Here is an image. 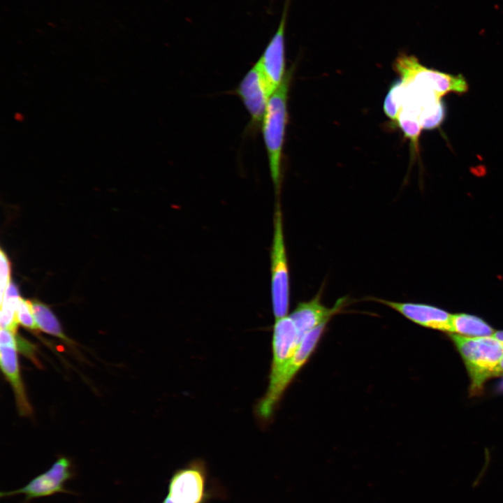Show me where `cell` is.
<instances>
[{"label": "cell", "mask_w": 503, "mask_h": 503, "mask_svg": "<svg viewBox=\"0 0 503 503\" xmlns=\"http://www.w3.org/2000/svg\"><path fill=\"white\" fill-rule=\"evenodd\" d=\"M450 337L461 355L471 379V393H479L488 379L496 376L503 358V344L493 335Z\"/></svg>", "instance_id": "1"}, {"label": "cell", "mask_w": 503, "mask_h": 503, "mask_svg": "<svg viewBox=\"0 0 503 503\" xmlns=\"http://www.w3.org/2000/svg\"><path fill=\"white\" fill-rule=\"evenodd\" d=\"M292 71L270 96L263 120V133L268 152L270 175L276 194L282 180V154L287 122V98Z\"/></svg>", "instance_id": "2"}, {"label": "cell", "mask_w": 503, "mask_h": 503, "mask_svg": "<svg viewBox=\"0 0 503 503\" xmlns=\"http://www.w3.org/2000/svg\"><path fill=\"white\" fill-rule=\"evenodd\" d=\"M328 323L320 325L305 335L277 379L268 384L265 393L255 406V414L260 421L268 422L272 417L284 392L316 350Z\"/></svg>", "instance_id": "3"}, {"label": "cell", "mask_w": 503, "mask_h": 503, "mask_svg": "<svg viewBox=\"0 0 503 503\" xmlns=\"http://www.w3.org/2000/svg\"><path fill=\"white\" fill-rule=\"evenodd\" d=\"M205 462L194 459L175 469L168 479V493L161 503H207L217 490L208 485Z\"/></svg>", "instance_id": "4"}, {"label": "cell", "mask_w": 503, "mask_h": 503, "mask_svg": "<svg viewBox=\"0 0 503 503\" xmlns=\"http://www.w3.org/2000/svg\"><path fill=\"white\" fill-rule=\"evenodd\" d=\"M271 298L275 319L286 316L289 307L290 284L280 203H277L271 249Z\"/></svg>", "instance_id": "5"}, {"label": "cell", "mask_w": 503, "mask_h": 503, "mask_svg": "<svg viewBox=\"0 0 503 503\" xmlns=\"http://www.w3.org/2000/svg\"><path fill=\"white\" fill-rule=\"evenodd\" d=\"M404 83H415L433 89L439 97L447 93H465L468 85L461 75H454L428 68L412 55L402 54L394 63Z\"/></svg>", "instance_id": "6"}, {"label": "cell", "mask_w": 503, "mask_h": 503, "mask_svg": "<svg viewBox=\"0 0 503 503\" xmlns=\"http://www.w3.org/2000/svg\"><path fill=\"white\" fill-rule=\"evenodd\" d=\"M75 472L70 459L61 456L47 471L36 476L27 484L14 490L1 491V497H8L23 494L22 503H29L31 500L48 497L56 493H74L65 488L66 483L73 479Z\"/></svg>", "instance_id": "7"}, {"label": "cell", "mask_w": 503, "mask_h": 503, "mask_svg": "<svg viewBox=\"0 0 503 503\" xmlns=\"http://www.w3.org/2000/svg\"><path fill=\"white\" fill-rule=\"evenodd\" d=\"M288 3L287 1L277 31L258 60L270 96L280 86L286 75L284 31Z\"/></svg>", "instance_id": "8"}, {"label": "cell", "mask_w": 503, "mask_h": 503, "mask_svg": "<svg viewBox=\"0 0 503 503\" xmlns=\"http://www.w3.org/2000/svg\"><path fill=\"white\" fill-rule=\"evenodd\" d=\"M302 339L290 316L275 319L273 327L272 358L269 373V383L274 382L291 360Z\"/></svg>", "instance_id": "9"}, {"label": "cell", "mask_w": 503, "mask_h": 503, "mask_svg": "<svg viewBox=\"0 0 503 503\" xmlns=\"http://www.w3.org/2000/svg\"><path fill=\"white\" fill-rule=\"evenodd\" d=\"M252 119V125L258 127L263 122L270 96L258 61L246 73L237 89Z\"/></svg>", "instance_id": "10"}, {"label": "cell", "mask_w": 503, "mask_h": 503, "mask_svg": "<svg viewBox=\"0 0 503 503\" xmlns=\"http://www.w3.org/2000/svg\"><path fill=\"white\" fill-rule=\"evenodd\" d=\"M322 291L310 300L300 302L290 314L301 339L310 330L328 322L346 305V297L338 299L333 307H328L321 301Z\"/></svg>", "instance_id": "11"}, {"label": "cell", "mask_w": 503, "mask_h": 503, "mask_svg": "<svg viewBox=\"0 0 503 503\" xmlns=\"http://www.w3.org/2000/svg\"><path fill=\"white\" fill-rule=\"evenodd\" d=\"M372 300L391 307L420 326L451 332L452 314L440 308L426 304L398 302L376 298Z\"/></svg>", "instance_id": "12"}, {"label": "cell", "mask_w": 503, "mask_h": 503, "mask_svg": "<svg viewBox=\"0 0 503 503\" xmlns=\"http://www.w3.org/2000/svg\"><path fill=\"white\" fill-rule=\"evenodd\" d=\"M0 362L2 372L13 388L19 413L22 416L31 414V407L27 400L20 377L17 348L1 345Z\"/></svg>", "instance_id": "13"}, {"label": "cell", "mask_w": 503, "mask_h": 503, "mask_svg": "<svg viewBox=\"0 0 503 503\" xmlns=\"http://www.w3.org/2000/svg\"><path fill=\"white\" fill-rule=\"evenodd\" d=\"M451 333L467 337L490 336L493 329L483 320L467 314L451 315Z\"/></svg>", "instance_id": "14"}, {"label": "cell", "mask_w": 503, "mask_h": 503, "mask_svg": "<svg viewBox=\"0 0 503 503\" xmlns=\"http://www.w3.org/2000/svg\"><path fill=\"white\" fill-rule=\"evenodd\" d=\"M31 303L38 329L65 342L72 343L64 333L58 319L47 305L37 300H31Z\"/></svg>", "instance_id": "15"}, {"label": "cell", "mask_w": 503, "mask_h": 503, "mask_svg": "<svg viewBox=\"0 0 503 503\" xmlns=\"http://www.w3.org/2000/svg\"><path fill=\"white\" fill-rule=\"evenodd\" d=\"M397 122L404 136L410 140L414 149L418 148V138L422 129L418 117L404 108H400Z\"/></svg>", "instance_id": "16"}, {"label": "cell", "mask_w": 503, "mask_h": 503, "mask_svg": "<svg viewBox=\"0 0 503 503\" xmlns=\"http://www.w3.org/2000/svg\"><path fill=\"white\" fill-rule=\"evenodd\" d=\"M404 95V85L402 80H397L391 87L384 103V110L391 120L397 121L398 115L402 105Z\"/></svg>", "instance_id": "17"}, {"label": "cell", "mask_w": 503, "mask_h": 503, "mask_svg": "<svg viewBox=\"0 0 503 503\" xmlns=\"http://www.w3.org/2000/svg\"><path fill=\"white\" fill-rule=\"evenodd\" d=\"M445 117V107L441 101L424 108L419 116V122L423 129H433L437 127Z\"/></svg>", "instance_id": "18"}, {"label": "cell", "mask_w": 503, "mask_h": 503, "mask_svg": "<svg viewBox=\"0 0 503 503\" xmlns=\"http://www.w3.org/2000/svg\"><path fill=\"white\" fill-rule=\"evenodd\" d=\"M17 319L24 328L36 331L38 329L32 311L31 301L20 297L17 308Z\"/></svg>", "instance_id": "19"}, {"label": "cell", "mask_w": 503, "mask_h": 503, "mask_svg": "<svg viewBox=\"0 0 503 503\" xmlns=\"http://www.w3.org/2000/svg\"><path fill=\"white\" fill-rule=\"evenodd\" d=\"M0 260H1V300H2L4 293L10 283V263L3 249L0 252Z\"/></svg>", "instance_id": "20"}, {"label": "cell", "mask_w": 503, "mask_h": 503, "mask_svg": "<svg viewBox=\"0 0 503 503\" xmlns=\"http://www.w3.org/2000/svg\"><path fill=\"white\" fill-rule=\"evenodd\" d=\"M16 343L17 350L31 359L36 364H38L35 356L36 347L33 344L17 335V333L16 334Z\"/></svg>", "instance_id": "21"}, {"label": "cell", "mask_w": 503, "mask_h": 503, "mask_svg": "<svg viewBox=\"0 0 503 503\" xmlns=\"http://www.w3.org/2000/svg\"><path fill=\"white\" fill-rule=\"evenodd\" d=\"M492 335L503 344V330L494 332Z\"/></svg>", "instance_id": "22"}, {"label": "cell", "mask_w": 503, "mask_h": 503, "mask_svg": "<svg viewBox=\"0 0 503 503\" xmlns=\"http://www.w3.org/2000/svg\"><path fill=\"white\" fill-rule=\"evenodd\" d=\"M501 374L503 375V358L502 359V360L497 367V372H496V376L501 375ZM502 387L503 388V384H502Z\"/></svg>", "instance_id": "23"}]
</instances>
